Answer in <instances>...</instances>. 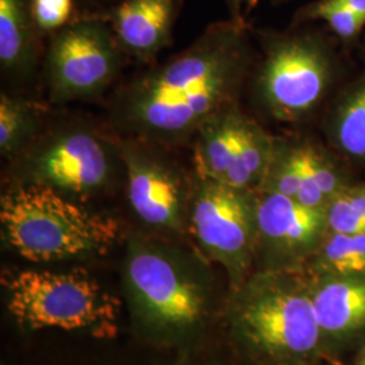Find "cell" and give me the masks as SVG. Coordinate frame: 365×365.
I'll list each match as a JSON object with an SVG mask.
<instances>
[{
	"mask_svg": "<svg viewBox=\"0 0 365 365\" xmlns=\"http://www.w3.org/2000/svg\"><path fill=\"white\" fill-rule=\"evenodd\" d=\"M247 66L245 24L215 22L187 49L119 91L113 126L126 137L164 146L194 140L209 118L235 103Z\"/></svg>",
	"mask_w": 365,
	"mask_h": 365,
	"instance_id": "1",
	"label": "cell"
},
{
	"mask_svg": "<svg viewBox=\"0 0 365 365\" xmlns=\"http://www.w3.org/2000/svg\"><path fill=\"white\" fill-rule=\"evenodd\" d=\"M0 222L7 245L31 262L105 255L120 235L111 217L39 184L9 188L0 200Z\"/></svg>",
	"mask_w": 365,
	"mask_h": 365,
	"instance_id": "2",
	"label": "cell"
},
{
	"mask_svg": "<svg viewBox=\"0 0 365 365\" xmlns=\"http://www.w3.org/2000/svg\"><path fill=\"white\" fill-rule=\"evenodd\" d=\"M233 327L249 352L272 365L309 361L324 336L310 289L279 269L256 276L241 291Z\"/></svg>",
	"mask_w": 365,
	"mask_h": 365,
	"instance_id": "3",
	"label": "cell"
},
{
	"mask_svg": "<svg viewBox=\"0 0 365 365\" xmlns=\"http://www.w3.org/2000/svg\"><path fill=\"white\" fill-rule=\"evenodd\" d=\"M125 283L133 313L146 331L179 339L200 327L207 314V292L180 252L134 237L128 244Z\"/></svg>",
	"mask_w": 365,
	"mask_h": 365,
	"instance_id": "4",
	"label": "cell"
},
{
	"mask_svg": "<svg viewBox=\"0 0 365 365\" xmlns=\"http://www.w3.org/2000/svg\"><path fill=\"white\" fill-rule=\"evenodd\" d=\"M1 283L9 312L26 330H81L103 337L115 331L119 302L84 269H25Z\"/></svg>",
	"mask_w": 365,
	"mask_h": 365,
	"instance_id": "5",
	"label": "cell"
},
{
	"mask_svg": "<svg viewBox=\"0 0 365 365\" xmlns=\"http://www.w3.org/2000/svg\"><path fill=\"white\" fill-rule=\"evenodd\" d=\"M13 163L16 182L45 185L69 197L95 195L123 170L120 144L81 123L39 133Z\"/></svg>",
	"mask_w": 365,
	"mask_h": 365,
	"instance_id": "6",
	"label": "cell"
},
{
	"mask_svg": "<svg viewBox=\"0 0 365 365\" xmlns=\"http://www.w3.org/2000/svg\"><path fill=\"white\" fill-rule=\"evenodd\" d=\"M125 53L102 14L78 15L46 49V84L54 103L101 96L117 78Z\"/></svg>",
	"mask_w": 365,
	"mask_h": 365,
	"instance_id": "7",
	"label": "cell"
},
{
	"mask_svg": "<svg viewBox=\"0 0 365 365\" xmlns=\"http://www.w3.org/2000/svg\"><path fill=\"white\" fill-rule=\"evenodd\" d=\"M188 225L202 252L240 286L257 250V191L195 173Z\"/></svg>",
	"mask_w": 365,
	"mask_h": 365,
	"instance_id": "8",
	"label": "cell"
},
{
	"mask_svg": "<svg viewBox=\"0 0 365 365\" xmlns=\"http://www.w3.org/2000/svg\"><path fill=\"white\" fill-rule=\"evenodd\" d=\"M330 71V57L318 37L306 33L268 37L259 76L262 106L274 119L300 120L322 101Z\"/></svg>",
	"mask_w": 365,
	"mask_h": 365,
	"instance_id": "9",
	"label": "cell"
},
{
	"mask_svg": "<svg viewBox=\"0 0 365 365\" xmlns=\"http://www.w3.org/2000/svg\"><path fill=\"white\" fill-rule=\"evenodd\" d=\"M119 144L133 212L150 227L182 232L188 222L194 179H188L164 145L130 137Z\"/></svg>",
	"mask_w": 365,
	"mask_h": 365,
	"instance_id": "10",
	"label": "cell"
},
{
	"mask_svg": "<svg viewBox=\"0 0 365 365\" xmlns=\"http://www.w3.org/2000/svg\"><path fill=\"white\" fill-rule=\"evenodd\" d=\"M327 233L325 210L306 207L288 196L257 191V249L269 260L292 265L310 259Z\"/></svg>",
	"mask_w": 365,
	"mask_h": 365,
	"instance_id": "11",
	"label": "cell"
},
{
	"mask_svg": "<svg viewBox=\"0 0 365 365\" xmlns=\"http://www.w3.org/2000/svg\"><path fill=\"white\" fill-rule=\"evenodd\" d=\"M180 7L182 0H119L102 15L122 52L146 61L170 45Z\"/></svg>",
	"mask_w": 365,
	"mask_h": 365,
	"instance_id": "12",
	"label": "cell"
},
{
	"mask_svg": "<svg viewBox=\"0 0 365 365\" xmlns=\"http://www.w3.org/2000/svg\"><path fill=\"white\" fill-rule=\"evenodd\" d=\"M245 118L233 103L200 126L194 137L196 175L235 188L250 190L242 164Z\"/></svg>",
	"mask_w": 365,
	"mask_h": 365,
	"instance_id": "13",
	"label": "cell"
},
{
	"mask_svg": "<svg viewBox=\"0 0 365 365\" xmlns=\"http://www.w3.org/2000/svg\"><path fill=\"white\" fill-rule=\"evenodd\" d=\"M310 292L324 336L342 339L365 329V274L318 276Z\"/></svg>",
	"mask_w": 365,
	"mask_h": 365,
	"instance_id": "14",
	"label": "cell"
},
{
	"mask_svg": "<svg viewBox=\"0 0 365 365\" xmlns=\"http://www.w3.org/2000/svg\"><path fill=\"white\" fill-rule=\"evenodd\" d=\"M43 37L33 15L31 0H0V64L15 80L31 76Z\"/></svg>",
	"mask_w": 365,
	"mask_h": 365,
	"instance_id": "15",
	"label": "cell"
},
{
	"mask_svg": "<svg viewBox=\"0 0 365 365\" xmlns=\"http://www.w3.org/2000/svg\"><path fill=\"white\" fill-rule=\"evenodd\" d=\"M43 110L22 96H0V155L13 161L41 133Z\"/></svg>",
	"mask_w": 365,
	"mask_h": 365,
	"instance_id": "16",
	"label": "cell"
},
{
	"mask_svg": "<svg viewBox=\"0 0 365 365\" xmlns=\"http://www.w3.org/2000/svg\"><path fill=\"white\" fill-rule=\"evenodd\" d=\"M312 259L318 276L365 274V235L329 232Z\"/></svg>",
	"mask_w": 365,
	"mask_h": 365,
	"instance_id": "17",
	"label": "cell"
},
{
	"mask_svg": "<svg viewBox=\"0 0 365 365\" xmlns=\"http://www.w3.org/2000/svg\"><path fill=\"white\" fill-rule=\"evenodd\" d=\"M331 137L339 150L365 160V78L348 92L331 122Z\"/></svg>",
	"mask_w": 365,
	"mask_h": 365,
	"instance_id": "18",
	"label": "cell"
},
{
	"mask_svg": "<svg viewBox=\"0 0 365 365\" xmlns=\"http://www.w3.org/2000/svg\"><path fill=\"white\" fill-rule=\"evenodd\" d=\"M325 212L329 232L365 235V184L346 185L329 202Z\"/></svg>",
	"mask_w": 365,
	"mask_h": 365,
	"instance_id": "19",
	"label": "cell"
},
{
	"mask_svg": "<svg viewBox=\"0 0 365 365\" xmlns=\"http://www.w3.org/2000/svg\"><path fill=\"white\" fill-rule=\"evenodd\" d=\"M298 21H324L342 39L354 38L365 26L339 0H317L300 11Z\"/></svg>",
	"mask_w": 365,
	"mask_h": 365,
	"instance_id": "20",
	"label": "cell"
},
{
	"mask_svg": "<svg viewBox=\"0 0 365 365\" xmlns=\"http://www.w3.org/2000/svg\"><path fill=\"white\" fill-rule=\"evenodd\" d=\"M33 15L43 38H49L78 18L76 0H31Z\"/></svg>",
	"mask_w": 365,
	"mask_h": 365,
	"instance_id": "21",
	"label": "cell"
},
{
	"mask_svg": "<svg viewBox=\"0 0 365 365\" xmlns=\"http://www.w3.org/2000/svg\"><path fill=\"white\" fill-rule=\"evenodd\" d=\"M303 149H304V155H306V160H307L314 182L318 184L321 191L325 194L330 202L348 184L344 180L336 164L318 146H315L312 143L303 141Z\"/></svg>",
	"mask_w": 365,
	"mask_h": 365,
	"instance_id": "22",
	"label": "cell"
},
{
	"mask_svg": "<svg viewBox=\"0 0 365 365\" xmlns=\"http://www.w3.org/2000/svg\"><path fill=\"white\" fill-rule=\"evenodd\" d=\"M119 0H76L78 10L83 14H102L113 7Z\"/></svg>",
	"mask_w": 365,
	"mask_h": 365,
	"instance_id": "23",
	"label": "cell"
},
{
	"mask_svg": "<svg viewBox=\"0 0 365 365\" xmlns=\"http://www.w3.org/2000/svg\"><path fill=\"white\" fill-rule=\"evenodd\" d=\"M257 0H227L232 13V19L244 22V11L250 9Z\"/></svg>",
	"mask_w": 365,
	"mask_h": 365,
	"instance_id": "24",
	"label": "cell"
},
{
	"mask_svg": "<svg viewBox=\"0 0 365 365\" xmlns=\"http://www.w3.org/2000/svg\"><path fill=\"white\" fill-rule=\"evenodd\" d=\"M365 25V0H339Z\"/></svg>",
	"mask_w": 365,
	"mask_h": 365,
	"instance_id": "25",
	"label": "cell"
},
{
	"mask_svg": "<svg viewBox=\"0 0 365 365\" xmlns=\"http://www.w3.org/2000/svg\"><path fill=\"white\" fill-rule=\"evenodd\" d=\"M360 365H365V349L364 352H363V356H361V363H360Z\"/></svg>",
	"mask_w": 365,
	"mask_h": 365,
	"instance_id": "26",
	"label": "cell"
}]
</instances>
